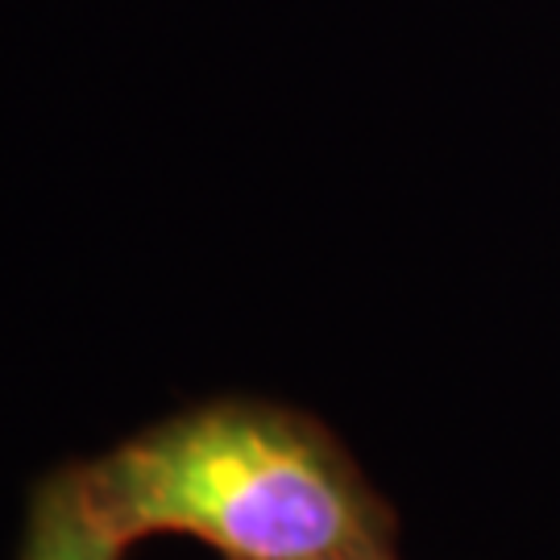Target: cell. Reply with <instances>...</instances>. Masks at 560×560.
I'll return each instance as SVG.
<instances>
[{
    "mask_svg": "<svg viewBox=\"0 0 560 560\" xmlns=\"http://www.w3.org/2000/svg\"><path fill=\"white\" fill-rule=\"evenodd\" d=\"M117 540L191 536L221 560H395L399 520L307 411L208 399L75 465Z\"/></svg>",
    "mask_w": 560,
    "mask_h": 560,
    "instance_id": "6da1fadb",
    "label": "cell"
},
{
    "mask_svg": "<svg viewBox=\"0 0 560 560\" xmlns=\"http://www.w3.org/2000/svg\"><path fill=\"white\" fill-rule=\"evenodd\" d=\"M129 544L117 540L83 494L80 469L67 465L42 481L25 511L21 560H120Z\"/></svg>",
    "mask_w": 560,
    "mask_h": 560,
    "instance_id": "7a4b0ae2",
    "label": "cell"
}]
</instances>
